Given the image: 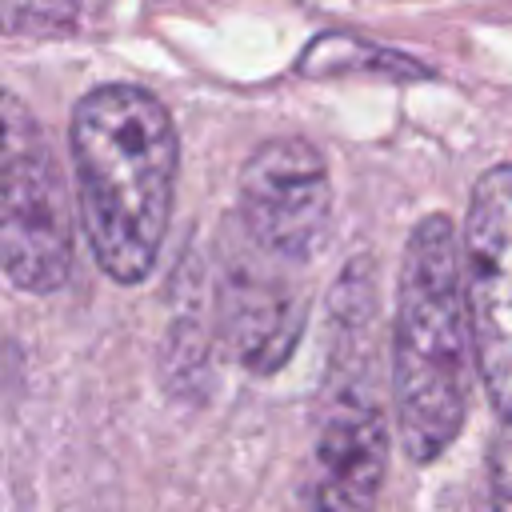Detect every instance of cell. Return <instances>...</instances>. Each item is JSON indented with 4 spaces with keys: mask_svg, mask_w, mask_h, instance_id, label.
<instances>
[{
    "mask_svg": "<svg viewBox=\"0 0 512 512\" xmlns=\"http://www.w3.org/2000/svg\"><path fill=\"white\" fill-rule=\"evenodd\" d=\"M472 368L460 232L452 216L428 212L404 240L392 308V420L412 464H432L456 444L468 420Z\"/></svg>",
    "mask_w": 512,
    "mask_h": 512,
    "instance_id": "2",
    "label": "cell"
},
{
    "mask_svg": "<svg viewBox=\"0 0 512 512\" xmlns=\"http://www.w3.org/2000/svg\"><path fill=\"white\" fill-rule=\"evenodd\" d=\"M240 228L272 256L308 264L332 224V176L304 136H272L240 168Z\"/></svg>",
    "mask_w": 512,
    "mask_h": 512,
    "instance_id": "5",
    "label": "cell"
},
{
    "mask_svg": "<svg viewBox=\"0 0 512 512\" xmlns=\"http://www.w3.org/2000/svg\"><path fill=\"white\" fill-rule=\"evenodd\" d=\"M76 228L56 152L32 108L0 84V272L32 296L72 276Z\"/></svg>",
    "mask_w": 512,
    "mask_h": 512,
    "instance_id": "3",
    "label": "cell"
},
{
    "mask_svg": "<svg viewBox=\"0 0 512 512\" xmlns=\"http://www.w3.org/2000/svg\"><path fill=\"white\" fill-rule=\"evenodd\" d=\"M292 268L296 264L264 252L244 228L220 252V328L232 356L256 376L284 368L300 344L308 304Z\"/></svg>",
    "mask_w": 512,
    "mask_h": 512,
    "instance_id": "6",
    "label": "cell"
},
{
    "mask_svg": "<svg viewBox=\"0 0 512 512\" xmlns=\"http://www.w3.org/2000/svg\"><path fill=\"white\" fill-rule=\"evenodd\" d=\"M460 280L476 376L492 412L512 424V164L484 168L468 192Z\"/></svg>",
    "mask_w": 512,
    "mask_h": 512,
    "instance_id": "4",
    "label": "cell"
},
{
    "mask_svg": "<svg viewBox=\"0 0 512 512\" xmlns=\"http://www.w3.org/2000/svg\"><path fill=\"white\" fill-rule=\"evenodd\" d=\"M492 512H512V436L492 452Z\"/></svg>",
    "mask_w": 512,
    "mask_h": 512,
    "instance_id": "9",
    "label": "cell"
},
{
    "mask_svg": "<svg viewBox=\"0 0 512 512\" xmlns=\"http://www.w3.org/2000/svg\"><path fill=\"white\" fill-rule=\"evenodd\" d=\"M388 476V416L372 396V384H348L332 392L312 464H308V512H376Z\"/></svg>",
    "mask_w": 512,
    "mask_h": 512,
    "instance_id": "7",
    "label": "cell"
},
{
    "mask_svg": "<svg viewBox=\"0 0 512 512\" xmlns=\"http://www.w3.org/2000/svg\"><path fill=\"white\" fill-rule=\"evenodd\" d=\"M80 232L116 284H140L164 248L180 136L160 96L140 84H96L68 124Z\"/></svg>",
    "mask_w": 512,
    "mask_h": 512,
    "instance_id": "1",
    "label": "cell"
},
{
    "mask_svg": "<svg viewBox=\"0 0 512 512\" xmlns=\"http://www.w3.org/2000/svg\"><path fill=\"white\" fill-rule=\"evenodd\" d=\"M296 72L308 76V80H328V76H348V72H380V76H392V80H428L432 76L428 64H420L416 56L392 52L376 40H360V36H348V32L316 36L300 52Z\"/></svg>",
    "mask_w": 512,
    "mask_h": 512,
    "instance_id": "8",
    "label": "cell"
}]
</instances>
